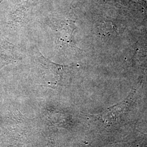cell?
Returning <instances> with one entry per match:
<instances>
[{
	"label": "cell",
	"mask_w": 147,
	"mask_h": 147,
	"mask_svg": "<svg viewBox=\"0 0 147 147\" xmlns=\"http://www.w3.org/2000/svg\"><path fill=\"white\" fill-rule=\"evenodd\" d=\"M34 61L41 75L45 78L47 77L56 79L57 82L61 81L64 76L68 74L69 70L70 69L68 65L53 62L43 56L38 50L35 52Z\"/></svg>",
	"instance_id": "obj_1"
},
{
	"label": "cell",
	"mask_w": 147,
	"mask_h": 147,
	"mask_svg": "<svg viewBox=\"0 0 147 147\" xmlns=\"http://www.w3.org/2000/svg\"><path fill=\"white\" fill-rule=\"evenodd\" d=\"M56 36V42L58 46L65 48L73 46V33L75 30L74 24L72 21L66 20L53 25Z\"/></svg>",
	"instance_id": "obj_2"
}]
</instances>
